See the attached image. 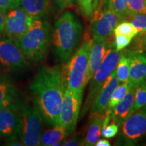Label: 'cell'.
Wrapping results in <instances>:
<instances>
[{
    "instance_id": "obj_1",
    "label": "cell",
    "mask_w": 146,
    "mask_h": 146,
    "mask_svg": "<svg viewBox=\"0 0 146 146\" xmlns=\"http://www.w3.org/2000/svg\"><path fill=\"white\" fill-rule=\"evenodd\" d=\"M29 89L44 120L53 127L58 125L66 89L63 68L42 66L34 77Z\"/></svg>"
},
{
    "instance_id": "obj_2",
    "label": "cell",
    "mask_w": 146,
    "mask_h": 146,
    "mask_svg": "<svg viewBox=\"0 0 146 146\" xmlns=\"http://www.w3.org/2000/svg\"><path fill=\"white\" fill-rule=\"evenodd\" d=\"M82 33L81 22L72 12H65L55 23L52 31V43L56 56L62 62L70 59L81 40Z\"/></svg>"
},
{
    "instance_id": "obj_3",
    "label": "cell",
    "mask_w": 146,
    "mask_h": 146,
    "mask_svg": "<svg viewBox=\"0 0 146 146\" xmlns=\"http://www.w3.org/2000/svg\"><path fill=\"white\" fill-rule=\"evenodd\" d=\"M29 61L38 63L46 58L52 43L50 23L42 18L34 19L26 32L15 41Z\"/></svg>"
},
{
    "instance_id": "obj_4",
    "label": "cell",
    "mask_w": 146,
    "mask_h": 146,
    "mask_svg": "<svg viewBox=\"0 0 146 146\" xmlns=\"http://www.w3.org/2000/svg\"><path fill=\"white\" fill-rule=\"evenodd\" d=\"M92 43L90 39L85 40L63 68L66 89L74 92H84L87 84L89 58Z\"/></svg>"
},
{
    "instance_id": "obj_5",
    "label": "cell",
    "mask_w": 146,
    "mask_h": 146,
    "mask_svg": "<svg viewBox=\"0 0 146 146\" xmlns=\"http://www.w3.org/2000/svg\"><path fill=\"white\" fill-rule=\"evenodd\" d=\"M120 56L121 51L117 52L115 49L114 43H112L108 45L102 63L90 80L88 95L81 111V118L84 117L90 110L98 91L101 89L107 78L116 69Z\"/></svg>"
},
{
    "instance_id": "obj_6",
    "label": "cell",
    "mask_w": 146,
    "mask_h": 146,
    "mask_svg": "<svg viewBox=\"0 0 146 146\" xmlns=\"http://www.w3.org/2000/svg\"><path fill=\"white\" fill-rule=\"evenodd\" d=\"M43 117L36 105L23 106L21 112L19 139L23 145H39L43 132Z\"/></svg>"
},
{
    "instance_id": "obj_7",
    "label": "cell",
    "mask_w": 146,
    "mask_h": 146,
    "mask_svg": "<svg viewBox=\"0 0 146 146\" xmlns=\"http://www.w3.org/2000/svg\"><path fill=\"white\" fill-rule=\"evenodd\" d=\"M22 101L0 107V139L11 145H23L20 141Z\"/></svg>"
},
{
    "instance_id": "obj_8",
    "label": "cell",
    "mask_w": 146,
    "mask_h": 146,
    "mask_svg": "<svg viewBox=\"0 0 146 146\" xmlns=\"http://www.w3.org/2000/svg\"><path fill=\"white\" fill-rule=\"evenodd\" d=\"M116 145H135L146 135V105L132 113L121 126Z\"/></svg>"
},
{
    "instance_id": "obj_9",
    "label": "cell",
    "mask_w": 146,
    "mask_h": 146,
    "mask_svg": "<svg viewBox=\"0 0 146 146\" xmlns=\"http://www.w3.org/2000/svg\"><path fill=\"white\" fill-rule=\"evenodd\" d=\"M83 92H74L66 88L59 115L58 125L66 128L72 133L75 129L81 112Z\"/></svg>"
},
{
    "instance_id": "obj_10",
    "label": "cell",
    "mask_w": 146,
    "mask_h": 146,
    "mask_svg": "<svg viewBox=\"0 0 146 146\" xmlns=\"http://www.w3.org/2000/svg\"><path fill=\"white\" fill-rule=\"evenodd\" d=\"M91 31L93 39H109L119 23L116 13L111 8L102 10L97 8L92 14Z\"/></svg>"
},
{
    "instance_id": "obj_11",
    "label": "cell",
    "mask_w": 146,
    "mask_h": 146,
    "mask_svg": "<svg viewBox=\"0 0 146 146\" xmlns=\"http://www.w3.org/2000/svg\"><path fill=\"white\" fill-rule=\"evenodd\" d=\"M5 13L4 32L7 38L15 42L26 32L33 18L21 8L10 9Z\"/></svg>"
},
{
    "instance_id": "obj_12",
    "label": "cell",
    "mask_w": 146,
    "mask_h": 146,
    "mask_svg": "<svg viewBox=\"0 0 146 146\" xmlns=\"http://www.w3.org/2000/svg\"><path fill=\"white\" fill-rule=\"evenodd\" d=\"M0 65L10 71L25 70L27 60L15 42L8 39H0Z\"/></svg>"
},
{
    "instance_id": "obj_13",
    "label": "cell",
    "mask_w": 146,
    "mask_h": 146,
    "mask_svg": "<svg viewBox=\"0 0 146 146\" xmlns=\"http://www.w3.org/2000/svg\"><path fill=\"white\" fill-rule=\"evenodd\" d=\"M118 84L119 82L116 76V69H115L107 78L101 89L98 91V94L96 95L90 108L91 112L89 116L94 114H105L113 91Z\"/></svg>"
},
{
    "instance_id": "obj_14",
    "label": "cell",
    "mask_w": 146,
    "mask_h": 146,
    "mask_svg": "<svg viewBox=\"0 0 146 146\" xmlns=\"http://www.w3.org/2000/svg\"><path fill=\"white\" fill-rule=\"evenodd\" d=\"M131 52L127 83L129 87L136 88L138 85L146 83V56L143 54Z\"/></svg>"
},
{
    "instance_id": "obj_15",
    "label": "cell",
    "mask_w": 146,
    "mask_h": 146,
    "mask_svg": "<svg viewBox=\"0 0 146 146\" xmlns=\"http://www.w3.org/2000/svg\"><path fill=\"white\" fill-rule=\"evenodd\" d=\"M135 88L128 86V89L123 100L112 110L111 123L120 127L125 120L130 116L132 109Z\"/></svg>"
},
{
    "instance_id": "obj_16",
    "label": "cell",
    "mask_w": 146,
    "mask_h": 146,
    "mask_svg": "<svg viewBox=\"0 0 146 146\" xmlns=\"http://www.w3.org/2000/svg\"><path fill=\"white\" fill-rule=\"evenodd\" d=\"M108 45L106 39H93L89 58L88 72L87 76V83L90 81L91 78L94 76L97 69L99 68L106 52Z\"/></svg>"
},
{
    "instance_id": "obj_17",
    "label": "cell",
    "mask_w": 146,
    "mask_h": 146,
    "mask_svg": "<svg viewBox=\"0 0 146 146\" xmlns=\"http://www.w3.org/2000/svg\"><path fill=\"white\" fill-rule=\"evenodd\" d=\"M19 101L15 84L8 76H0V107Z\"/></svg>"
},
{
    "instance_id": "obj_18",
    "label": "cell",
    "mask_w": 146,
    "mask_h": 146,
    "mask_svg": "<svg viewBox=\"0 0 146 146\" xmlns=\"http://www.w3.org/2000/svg\"><path fill=\"white\" fill-rule=\"evenodd\" d=\"M104 118L105 114H94L89 116L90 122L86 136L83 139V145H95L101 136Z\"/></svg>"
},
{
    "instance_id": "obj_19",
    "label": "cell",
    "mask_w": 146,
    "mask_h": 146,
    "mask_svg": "<svg viewBox=\"0 0 146 146\" xmlns=\"http://www.w3.org/2000/svg\"><path fill=\"white\" fill-rule=\"evenodd\" d=\"M20 6L33 19L42 18L47 14L50 0H20Z\"/></svg>"
},
{
    "instance_id": "obj_20",
    "label": "cell",
    "mask_w": 146,
    "mask_h": 146,
    "mask_svg": "<svg viewBox=\"0 0 146 146\" xmlns=\"http://www.w3.org/2000/svg\"><path fill=\"white\" fill-rule=\"evenodd\" d=\"M71 133L66 128L58 125L42 133L40 139L39 145L52 146L54 143L62 142Z\"/></svg>"
},
{
    "instance_id": "obj_21",
    "label": "cell",
    "mask_w": 146,
    "mask_h": 146,
    "mask_svg": "<svg viewBox=\"0 0 146 146\" xmlns=\"http://www.w3.org/2000/svg\"><path fill=\"white\" fill-rule=\"evenodd\" d=\"M131 53V51L129 50L121 51V56L116 68V76L119 83H124L128 80Z\"/></svg>"
},
{
    "instance_id": "obj_22",
    "label": "cell",
    "mask_w": 146,
    "mask_h": 146,
    "mask_svg": "<svg viewBox=\"0 0 146 146\" xmlns=\"http://www.w3.org/2000/svg\"><path fill=\"white\" fill-rule=\"evenodd\" d=\"M121 83L122 84H120V85L118 84L113 91L106 112L111 113L112 110L123 100L124 96H125L128 89V83L127 81H126Z\"/></svg>"
},
{
    "instance_id": "obj_23",
    "label": "cell",
    "mask_w": 146,
    "mask_h": 146,
    "mask_svg": "<svg viewBox=\"0 0 146 146\" xmlns=\"http://www.w3.org/2000/svg\"><path fill=\"white\" fill-rule=\"evenodd\" d=\"M139 33L138 31L129 21H123L117 24L114 28L113 34L114 36H125L133 39Z\"/></svg>"
},
{
    "instance_id": "obj_24",
    "label": "cell",
    "mask_w": 146,
    "mask_h": 146,
    "mask_svg": "<svg viewBox=\"0 0 146 146\" xmlns=\"http://www.w3.org/2000/svg\"><path fill=\"white\" fill-rule=\"evenodd\" d=\"M146 105V83L138 85L135 88L134 102L131 114ZM130 114V115H131Z\"/></svg>"
},
{
    "instance_id": "obj_25",
    "label": "cell",
    "mask_w": 146,
    "mask_h": 146,
    "mask_svg": "<svg viewBox=\"0 0 146 146\" xmlns=\"http://www.w3.org/2000/svg\"><path fill=\"white\" fill-rule=\"evenodd\" d=\"M109 8L116 13L119 23L127 19V0H110Z\"/></svg>"
},
{
    "instance_id": "obj_26",
    "label": "cell",
    "mask_w": 146,
    "mask_h": 146,
    "mask_svg": "<svg viewBox=\"0 0 146 146\" xmlns=\"http://www.w3.org/2000/svg\"><path fill=\"white\" fill-rule=\"evenodd\" d=\"M131 41L129 50L137 54L146 52V31L137 35Z\"/></svg>"
},
{
    "instance_id": "obj_27",
    "label": "cell",
    "mask_w": 146,
    "mask_h": 146,
    "mask_svg": "<svg viewBox=\"0 0 146 146\" xmlns=\"http://www.w3.org/2000/svg\"><path fill=\"white\" fill-rule=\"evenodd\" d=\"M127 13L128 17L135 14L146 13L144 0H127Z\"/></svg>"
},
{
    "instance_id": "obj_28",
    "label": "cell",
    "mask_w": 146,
    "mask_h": 146,
    "mask_svg": "<svg viewBox=\"0 0 146 146\" xmlns=\"http://www.w3.org/2000/svg\"><path fill=\"white\" fill-rule=\"evenodd\" d=\"M127 20L132 24L139 33L146 31V13L129 16Z\"/></svg>"
},
{
    "instance_id": "obj_29",
    "label": "cell",
    "mask_w": 146,
    "mask_h": 146,
    "mask_svg": "<svg viewBox=\"0 0 146 146\" xmlns=\"http://www.w3.org/2000/svg\"><path fill=\"white\" fill-rule=\"evenodd\" d=\"M78 2L82 14L87 18L91 17L94 11L93 8L94 0H78Z\"/></svg>"
},
{
    "instance_id": "obj_30",
    "label": "cell",
    "mask_w": 146,
    "mask_h": 146,
    "mask_svg": "<svg viewBox=\"0 0 146 146\" xmlns=\"http://www.w3.org/2000/svg\"><path fill=\"white\" fill-rule=\"evenodd\" d=\"M119 127L114 123L108 125L102 128L101 135L106 139H112L118 134Z\"/></svg>"
},
{
    "instance_id": "obj_31",
    "label": "cell",
    "mask_w": 146,
    "mask_h": 146,
    "mask_svg": "<svg viewBox=\"0 0 146 146\" xmlns=\"http://www.w3.org/2000/svg\"><path fill=\"white\" fill-rule=\"evenodd\" d=\"M132 40L133 39H131V38H129L125 36H115L114 43L115 49H116L117 52H120V51L123 50L124 49L130 45Z\"/></svg>"
},
{
    "instance_id": "obj_32",
    "label": "cell",
    "mask_w": 146,
    "mask_h": 146,
    "mask_svg": "<svg viewBox=\"0 0 146 146\" xmlns=\"http://www.w3.org/2000/svg\"><path fill=\"white\" fill-rule=\"evenodd\" d=\"M19 6L20 0H0V9L3 12Z\"/></svg>"
},
{
    "instance_id": "obj_33",
    "label": "cell",
    "mask_w": 146,
    "mask_h": 146,
    "mask_svg": "<svg viewBox=\"0 0 146 146\" xmlns=\"http://www.w3.org/2000/svg\"><path fill=\"white\" fill-rule=\"evenodd\" d=\"M62 145L64 146H78L83 145V139L79 136H76L74 137L69 139L68 140L63 141Z\"/></svg>"
},
{
    "instance_id": "obj_34",
    "label": "cell",
    "mask_w": 146,
    "mask_h": 146,
    "mask_svg": "<svg viewBox=\"0 0 146 146\" xmlns=\"http://www.w3.org/2000/svg\"><path fill=\"white\" fill-rule=\"evenodd\" d=\"M60 8H68L74 4L75 0H54Z\"/></svg>"
},
{
    "instance_id": "obj_35",
    "label": "cell",
    "mask_w": 146,
    "mask_h": 146,
    "mask_svg": "<svg viewBox=\"0 0 146 146\" xmlns=\"http://www.w3.org/2000/svg\"><path fill=\"white\" fill-rule=\"evenodd\" d=\"M4 23H5V13L0 9V36L4 31Z\"/></svg>"
},
{
    "instance_id": "obj_36",
    "label": "cell",
    "mask_w": 146,
    "mask_h": 146,
    "mask_svg": "<svg viewBox=\"0 0 146 146\" xmlns=\"http://www.w3.org/2000/svg\"><path fill=\"white\" fill-rule=\"evenodd\" d=\"M110 1V0H100L99 5H99V8L101 9L102 10H105L109 8Z\"/></svg>"
},
{
    "instance_id": "obj_37",
    "label": "cell",
    "mask_w": 146,
    "mask_h": 146,
    "mask_svg": "<svg viewBox=\"0 0 146 146\" xmlns=\"http://www.w3.org/2000/svg\"><path fill=\"white\" fill-rule=\"evenodd\" d=\"M95 145L96 146H110L111 144L109 141H108L106 139H99L98 141L96 142Z\"/></svg>"
},
{
    "instance_id": "obj_38",
    "label": "cell",
    "mask_w": 146,
    "mask_h": 146,
    "mask_svg": "<svg viewBox=\"0 0 146 146\" xmlns=\"http://www.w3.org/2000/svg\"><path fill=\"white\" fill-rule=\"evenodd\" d=\"M100 0H94V3H93V8H94V10H96V9L98 7V5H99Z\"/></svg>"
},
{
    "instance_id": "obj_39",
    "label": "cell",
    "mask_w": 146,
    "mask_h": 146,
    "mask_svg": "<svg viewBox=\"0 0 146 146\" xmlns=\"http://www.w3.org/2000/svg\"><path fill=\"white\" fill-rule=\"evenodd\" d=\"M144 2H145V6H146V0H144Z\"/></svg>"
},
{
    "instance_id": "obj_40",
    "label": "cell",
    "mask_w": 146,
    "mask_h": 146,
    "mask_svg": "<svg viewBox=\"0 0 146 146\" xmlns=\"http://www.w3.org/2000/svg\"><path fill=\"white\" fill-rule=\"evenodd\" d=\"M144 54V55H145V56H146V52H145V53H144V54Z\"/></svg>"
},
{
    "instance_id": "obj_41",
    "label": "cell",
    "mask_w": 146,
    "mask_h": 146,
    "mask_svg": "<svg viewBox=\"0 0 146 146\" xmlns=\"http://www.w3.org/2000/svg\"><path fill=\"white\" fill-rule=\"evenodd\" d=\"M0 76H1V75H0Z\"/></svg>"
}]
</instances>
